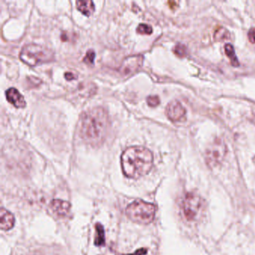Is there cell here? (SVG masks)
Masks as SVG:
<instances>
[{
    "label": "cell",
    "instance_id": "1",
    "mask_svg": "<svg viewBox=\"0 0 255 255\" xmlns=\"http://www.w3.org/2000/svg\"><path fill=\"white\" fill-rule=\"evenodd\" d=\"M110 127L108 112L101 107H95L83 113L80 119V133L87 144H102Z\"/></svg>",
    "mask_w": 255,
    "mask_h": 255
},
{
    "label": "cell",
    "instance_id": "2",
    "mask_svg": "<svg viewBox=\"0 0 255 255\" xmlns=\"http://www.w3.org/2000/svg\"><path fill=\"white\" fill-rule=\"evenodd\" d=\"M153 153L144 146H130L121 156L123 174L128 178L136 179L148 174L153 167Z\"/></svg>",
    "mask_w": 255,
    "mask_h": 255
},
{
    "label": "cell",
    "instance_id": "3",
    "mask_svg": "<svg viewBox=\"0 0 255 255\" xmlns=\"http://www.w3.org/2000/svg\"><path fill=\"white\" fill-rule=\"evenodd\" d=\"M54 52L44 46L28 44L22 48L20 59L31 67L52 62L54 59Z\"/></svg>",
    "mask_w": 255,
    "mask_h": 255
},
{
    "label": "cell",
    "instance_id": "4",
    "mask_svg": "<svg viewBox=\"0 0 255 255\" xmlns=\"http://www.w3.org/2000/svg\"><path fill=\"white\" fill-rule=\"evenodd\" d=\"M156 207L152 203L135 200L126 209V215L132 222L139 225H149L156 216Z\"/></svg>",
    "mask_w": 255,
    "mask_h": 255
},
{
    "label": "cell",
    "instance_id": "5",
    "mask_svg": "<svg viewBox=\"0 0 255 255\" xmlns=\"http://www.w3.org/2000/svg\"><path fill=\"white\" fill-rule=\"evenodd\" d=\"M227 153V146L223 140L216 138L206 150L205 159L207 165L215 168L222 163Z\"/></svg>",
    "mask_w": 255,
    "mask_h": 255
},
{
    "label": "cell",
    "instance_id": "6",
    "mask_svg": "<svg viewBox=\"0 0 255 255\" xmlns=\"http://www.w3.org/2000/svg\"><path fill=\"white\" fill-rule=\"evenodd\" d=\"M183 209L185 217L187 220H196L202 212L203 202L201 198L195 194H187L183 201Z\"/></svg>",
    "mask_w": 255,
    "mask_h": 255
},
{
    "label": "cell",
    "instance_id": "7",
    "mask_svg": "<svg viewBox=\"0 0 255 255\" xmlns=\"http://www.w3.org/2000/svg\"><path fill=\"white\" fill-rule=\"evenodd\" d=\"M144 56L142 55H133L125 58L122 61L118 72L123 77H129L138 71L142 66Z\"/></svg>",
    "mask_w": 255,
    "mask_h": 255
},
{
    "label": "cell",
    "instance_id": "8",
    "mask_svg": "<svg viewBox=\"0 0 255 255\" xmlns=\"http://www.w3.org/2000/svg\"><path fill=\"white\" fill-rule=\"evenodd\" d=\"M186 109L178 101H172L167 105L165 114L169 120L172 122H180L186 116Z\"/></svg>",
    "mask_w": 255,
    "mask_h": 255
},
{
    "label": "cell",
    "instance_id": "9",
    "mask_svg": "<svg viewBox=\"0 0 255 255\" xmlns=\"http://www.w3.org/2000/svg\"><path fill=\"white\" fill-rule=\"evenodd\" d=\"M7 101L14 105L16 108L22 109L26 107V102L23 95L16 88H9L5 92Z\"/></svg>",
    "mask_w": 255,
    "mask_h": 255
},
{
    "label": "cell",
    "instance_id": "10",
    "mask_svg": "<svg viewBox=\"0 0 255 255\" xmlns=\"http://www.w3.org/2000/svg\"><path fill=\"white\" fill-rule=\"evenodd\" d=\"M0 228L4 231H10L14 228L15 223V218L11 212L7 210L6 209L2 208L0 211Z\"/></svg>",
    "mask_w": 255,
    "mask_h": 255
},
{
    "label": "cell",
    "instance_id": "11",
    "mask_svg": "<svg viewBox=\"0 0 255 255\" xmlns=\"http://www.w3.org/2000/svg\"><path fill=\"white\" fill-rule=\"evenodd\" d=\"M50 208L55 214L59 216H65L71 210V205L69 202L63 200L54 199L50 203Z\"/></svg>",
    "mask_w": 255,
    "mask_h": 255
},
{
    "label": "cell",
    "instance_id": "12",
    "mask_svg": "<svg viewBox=\"0 0 255 255\" xmlns=\"http://www.w3.org/2000/svg\"><path fill=\"white\" fill-rule=\"evenodd\" d=\"M77 8L82 14L84 15L89 16L92 15L95 10V4L92 1L87 0V1H77Z\"/></svg>",
    "mask_w": 255,
    "mask_h": 255
},
{
    "label": "cell",
    "instance_id": "13",
    "mask_svg": "<svg viewBox=\"0 0 255 255\" xmlns=\"http://www.w3.org/2000/svg\"><path fill=\"white\" fill-rule=\"evenodd\" d=\"M95 244L97 246H104L105 245V232L102 225L100 223L95 225Z\"/></svg>",
    "mask_w": 255,
    "mask_h": 255
},
{
    "label": "cell",
    "instance_id": "14",
    "mask_svg": "<svg viewBox=\"0 0 255 255\" xmlns=\"http://www.w3.org/2000/svg\"><path fill=\"white\" fill-rule=\"evenodd\" d=\"M225 51L226 53L227 56L231 60V65L234 67H238L240 65V62H239L238 58L236 56L234 46L231 44H227L225 47Z\"/></svg>",
    "mask_w": 255,
    "mask_h": 255
},
{
    "label": "cell",
    "instance_id": "15",
    "mask_svg": "<svg viewBox=\"0 0 255 255\" xmlns=\"http://www.w3.org/2000/svg\"><path fill=\"white\" fill-rule=\"evenodd\" d=\"M214 38L218 41H225L231 38V33L226 28L220 26L215 31Z\"/></svg>",
    "mask_w": 255,
    "mask_h": 255
},
{
    "label": "cell",
    "instance_id": "16",
    "mask_svg": "<svg viewBox=\"0 0 255 255\" xmlns=\"http://www.w3.org/2000/svg\"><path fill=\"white\" fill-rule=\"evenodd\" d=\"M173 52L176 56L178 57H184L187 54V49H186V46L184 44H177L174 46V49H173Z\"/></svg>",
    "mask_w": 255,
    "mask_h": 255
},
{
    "label": "cell",
    "instance_id": "17",
    "mask_svg": "<svg viewBox=\"0 0 255 255\" xmlns=\"http://www.w3.org/2000/svg\"><path fill=\"white\" fill-rule=\"evenodd\" d=\"M137 33L141 35H150L153 32V29L150 25L145 23H140L136 28Z\"/></svg>",
    "mask_w": 255,
    "mask_h": 255
},
{
    "label": "cell",
    "instance_id": "18",
    "mask_svg": "<svg viewBox=\"0 0 255 255\" xmlns=\"http://www.w3.org/2000/svg\"><path fill=\"white\" fill-rule=\"evenodd\" d=\"M95 56H96L95 52L93 50H89L87 53H86L84 59H83V62L87 64V65H93L94 62H95Z\"/></svg>",
    "mask_w": 255,
    "mask_h": 255
},
{
    "label": "cell",
    "instance_id": "19",
    "mask_svg": "<svg viewBox=\"0 0 255 255\" xmlns=\"http://www.w3.org/2000/svg\"><path fill=\"white\" fill-rule=\"evenodd\" d=\"M147 104L149 107H156L160 104V100L157 95H150L147 98Z\"/></svg>",
    "mask_w": 255,
    "mask_h": 255
},
{
    "label": "cell",
    "instance_id": "20",
    "mask_svg": "<svg viewBox=\"0 0 255 255\" xmlns=\"http://www.w3.org/2000/svg\"><path fill=\"white\" fill-rule=\"evenodd\" d=\"M248 36H249V41L252 43V44H255V28H252L249 30V33H248Z\"/></svg>",
    "mask_w": 255,
    "mask_h": 255
},
{
    "label": "cell",
    "instance_id": "21",
    "mask_svg": "<svg viewBox=\"0 0 255 255\" xmlns=\"http://www.w3.org/2000/svg\"><path fill=\"white\" fill-rule=\"evenodd\" d=\"M65 77L67 80H77V75L74 74V73L71 72H66L65 74Z\"/></svg>",
    "mask_w": 255,
    "mask_h": 255
},
{
    "label": "cell",
    "instance_id": "22",
    "mask_svg": "<svg viewBox=\"0 0 255 255\" xmlns=\"http://www.w3.org/2000/svg\"><path fill=\"white\" fill-rule=\"evenodd\" d=\"M147 250L145 249H141L139 250L136 251L134 254H131L129 255H144L147 253Z\"/></svg>",
    "mask_w": 255,
    "mask_h": 255
},
{
    "label": "cell",
    "instance_id": "23",
    "mask_svg": "<svg viewBox=\"0 0 255 255\" xmlns=\"http://www.w3.org/2000/svg\"><path fill=\"white\" fill-rule=\"evenodd\" d=\"M168 5H169L170 8H172V9L177 6V2H168Z\"/></svg>",
    "mask_w": 255,
    "mask_h": 255
}]
</instances>
